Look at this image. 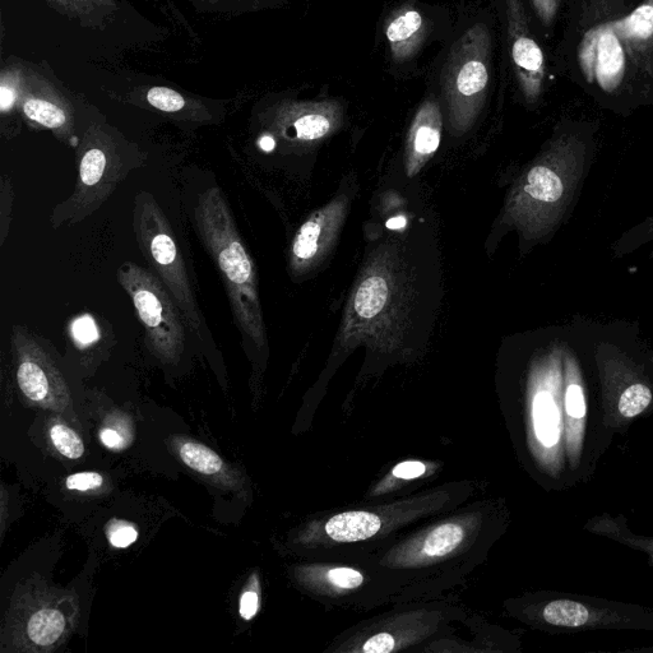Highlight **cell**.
Here are the masks:
<instances>
[{
    "label": "cell",
    "mask_w": 653,
    "mask_h": 653,
    "mask_svg": "<svg viewBox=\"0 0 653 653\" xmlns=\"http://www.w3.org/2000/svg\"><path fill=\"white\" fill-rule=\"evenodd\" d=\"M194 225L203 247L219 268L235 324L244 341L262 347L267 336L256 266L220 188H210L199 196L194 207Z\"/></svg>",
    "instance_id": "6da1fadb"
},
{
    "label": "cell",
    "mask_w": 653,
    "mask_h": 653,
    "mask_svg": "<svg viewBox=\"0 0 653 653\" xmlns=\"http://www.w3.org/2000/svg\"><path fill=\"white\" fill-rule=\"evenodd\" d=\"M117 140L99 125L86 132L78 150V178L72 196L54 208V228L78 224L95 213L136 168Z\"/></svg>",
    "instance_id": "7a4b0ae2"
},
{
    "label": "cell",
    "mask_w": 653,
    "mask_h": 653,
    "mask_svg": "<svg viewBox=\"0 0 653 653\" xmlns=\"http://www.w3.org/2000/svg\"><path fill=\"white\" fill-rule=\"evenodd\" d=\"M133 229L143 257L177 301L185 323L201 332L202 317L177 235L150 193L140 192L134 199Z\"/></svg>",
    "instance_id": "3957f363"
},
{
    "label": "cell",
    "mask_w": 653,
    "mask_h": 653,
    "mask_svg": "<svg viewBox=\"0 0 653 653\" xmlns=\"http://www.w3.org/2000/svg\"><path fill=\"white\" fill-rule=\"evenodd\" d=\"M118 281L136 309L148 350L164 363L178 361L187 323L164 282L155 272L132 262L119 267Z\"/></svg>",
    "instance_id": "277c9868"
},
{
    "label": "cell",
    "mask_w": 653,
    "mask_h": 653,
    "mask_svg": "<svg viewBox=\"0 0 653 653\" xmlns=\"http://www.w3.org/2000/svg\"><path fill=\"white\" fill-rule=\"evenodd\" d=\"M12 347L16 356L17 383L23 395L44 407H66L69 404L67 384L36 337L25 327L15 326Z\"/></svg>",
    "instance_id": "5b68a950"
},
{
    "label": "cell",
    "mask_w": 653,
    "mask_h": 653,
    "mask_svg": "<svg viewBox=\"0 0 653 653\" xmlns=\"http://www.w3.org/2000/svg\"><path fill=\"white\" fill-rule=\"evenodd\" d=\"M404 282L391 271L387 261L372 263L356 286L351 299L345 332L377 330L388 319H395L405 301Z\"/></svg>",
    "instance_id": "8992f818"
},
{
    "label": "cell",
    "mask_w": 653,
    "mask_h": 653,
    "mask_svg": "<svg viewBox=\"0 0 653 653\" xmlns=\"http://www.w3.org/2000/svg\"><path fill=\"white\" fill-rule=\"evenodd\" d=\"M346 213L347 199L338 197L301 225L291 245V270L305 272L322 261L335 243Z\"/></svg>",
    "instance_id": "52a82bcc"
},
{
    "label": "cell",
    "mask_w": 653,
    "mask_h": 653,
    "mask_svg": "<svg viewBox=\"0 0 653 653\" xmlns=\"http://www.w3.org/2000/svg\"><path fill=\"white\" fill-rule=\"evenodd\" d=\"M21 108L30 122L50 129L59 140L68 142L69 145H76L73 114L60 97L44 90H31L23 95Z\"/></svg>",
    "instance_id": "ba28073f"
},
{
    "label": "cell",
    "mask_w": 653,
    "mask_h": 653,
    "mask_svg": "<svg viewBox=\"0 0 653 653\" xmlns=\"http://www.w3.org/2000/svg\"><path fill=\"white\" fill-rule=\"evenodd\" d=\"M442 115L435 103H426L412 123L407 145V173L415 175L441 145Z\"/></svg>",
    "instance_id": "9c48e42d"
},
{
    "label": "cell",
    "mask_w": 653,
    "mask_h": 653,
    "mask_svg": "<svg viewBox=\"0 0 653 653\" xmlns=\"http://www.w3.org/2000/svg\"><path fill=\"white\" fill-rule=\"evenodd\" d=\"M381 518L377 514L353 511L337 514L326 523L327 535L338 543H355L368 540L381 530Z\"/></svg>",
    "instance_id": "30bf717a"
},
{
    "label": "cell",
    "mask_w": 653,
    "mask_h": 653,
    "mask_svg": "<svg viewBox=\"0 0 653 653\" xmlns=\"http://www.w3.org/2000/svg\"><path fill=\"white\" fill-rule=\"evenodd\" d=\"M69 622L62 610L45 606L32 611L26 620V638L39 647H52L62 641L68 632Z\"/></svg>",
    "instance_id": "8fae6325"
},
{
    "label": "cell",
    "mask_w": 653,
    "mask_h": 653,
    "mask_svg": "<svg viewBox=\"0 0 653 653\" xmlns=\"http://www.w3.org/2000/svg\"><path fill=\"white\" fill-rule=\"evenodd\" d=\"M625 58L618 37L611 32L601 35L597 43L596 74L605 90H613L622 80Z\"/></svg>",
    "instance_id": "7c38bea8"
},
{
    "label": "cell",
    "mask_w": 653,
    "mask_h": 653,
    "mask_svg": "<svg viewBox=\"0 0 653 653\" xmlns=\"http://www.w3.org/2000/svg\"><path fill=\"white\" fill-rule=\"evenodd\" d=\"M534 425L539 441L545 447L557 444L560 434V414L549 392L537 393L534 400Z\"/></svg>",
    "instance_id": "4fadbf2b"
},
{
    "label": "cell",
    "mask_w": 653,
    "mask_h": 653,
    "mask_svg": "<svg viewBox=\"0 0 653 653\" xmlns=\"http://www.w3.org/2000/svg\"><path fill=\"white\" fill-rule=\"evenodd\" d=\"M543 618L546 623L562 628H582L596 620L594 611L571 600L550 602L543 610Z\"/></svg>",
    "instance_id": "5bb4252c"
},
{
    "label": "cell",
    "mask_w": 653,
    "mask_h": 653,
    "mask_svg": "<svg viewBox=\"0 0 653 653\" xmlns=\"http://www.w3.org/2000/svg\"><path fill=\"white\" fill-rule=\"evenodd\" d=\"M523 192L536 202L551 203L562 197L563 183L554 170L546 166H536L527 174Z\"/></svg>",
    "instance_id": "9a60e30c"
},
{
    "label": "cell",
    "mask_w": 653,
    "mask_h": 653,
    "mask_svg": "<svg viewBox=\"0 0 653 653\" xmlns=\"http://www.w3.org/2000/svg\"><path fill=\"white\" fill-rule=\"evenodd\" d=\"M178 452L185 465L199 474L213 476L225 470V463L211 448L201 443L185 441L178 444Z\"/></svg>",
    "instance_id": "2e32d148"
},
{
    "label": "cell",
    "mask_w": 653,
    "mask_h": 653,
    "mask_svg": "<svg viewBox=\"0 0 653 653\" xmlns=\"http://www.w3.org/2000/svg\"><path fill=\"white\" fill-rule=\"evenodd\" d=\"M489 74L485 63L480 59L471 58L461 64L457 69L455 81V94L460 99H474L481 94L488 85Z\"/></svg>",
    "instance_id": "e0dca14e"
},
{
    "label": "cell",
    "mask_w": 653,
    "mask_h": 653,
    "mask_svg": "<svg viewBox=\"0 0 653 653\" xmlns=\"http://www.w3.org/2000/svg\"><path fill=\"white\" fill-rule=\"evenodd\" d=\"M331 119L319 113L299 115L293 120H287L282 133L287 138L301 142L317 141L331 131Z\"/></svg>",
    "instance_id": "ac0fdd59"
},
{
    "label": "cell",
    "mask_w": 653,
    "mask_h": 653,
    "mask_svg": "<svg viewBox=\"0 0 653 653\" xmlns=\"http://www.w3.org/2000/svg\"><path fill=\"white\" fill-rule=\"evenodd\" d=\"M465 531L457 523H446L430 532L424 541L423 551L428 557H443L461 545Z\"/></svg>",
    "instance_id": "d6986e66"
},
{
    "label": "cell",
    "mask_w": 653,
    "mask_h": 653,
    "mask_svg": "<svg viewBox=\"0 0 653 653\" xmlns=\"http://www.w3.org/2000/svg\"><path fill=\"white\" fill-rule=\"evenodd\" d=\"M49 435L55 449L69 460H78L85 453V444L80 435L66 424H54L49 430Z\"/></svg>",
    "instance_id": "ffe728a7"
},
{
    "label": "cell",
    "mask_w": 653,
    "mask_h": 653,
    "mask_svg": "<svg viewBox=\"0 0 653 653\" xmlns=\"http://www.w3.org/2000/svg\"><path fill=\"white\" fill-rule=\"evenodd\" d=\"M653 395L645 384L637 383L625 389L620 397L618 409L625 419H633L641 415L652 404Z\"/></svg>",
    "instance_id": "44dd1931"
},
{
    "label": "cell",
    "mask_w": 653,
    "mask_h": 653,
    "mask_svg": "<svg viewBox=\"0 0 653 653\" xmlns=\"http://www.w3.org/2000/svg\"><path fill=\"white\" fill-rule=\"evenodd\" d=\"M514 63L526 72H540L543 69L544 55L540 46L529 37H521L513 44L512 50Z\"/></svg>",
    "instance_id": "7402d4cb"
},
{
    "label": "cell",
    "mask_w": 653,
    "mask_h": 653,
    "mask_svg": "<svg viewBox=\"0 0 653 653\" xmlns=\"http://www.w3.org/2000/svg\"><path fill=\"white\" fill-rule=\"evenodd\" d=\"M423 26V18L416 11L406 12L405 15L397 17L387 29L388 40L392 45L401 46L410 40L412 36L418 34Z\"/></svg>",
    "instance_id": "603a6c76"
},
{
    "label": "cell",
    "mask_w": 653,
    "mask_h": 653,
    "mask_svg": "<svg viewBox=\"0 0 653 653\" xmlns=\"http://www.w3.org/2000/svg\"><path fill=\"white\" fill-rule=\"evenodd\" d=\"M147 101L155 109L170 114L179 113L187 106L184 97L168 87H154L147 92Z\"/></svg>",
    "instance_id": "cb8c5ba5"
},
{
    "label": "cell",
    "mask_w": 653,
    "mask_h": 653,
    "mask_svg": "<svg viewBox=\"0 0 653 653\" xmlns=\"http://www.w3.org/2000/svg\"><path fill=\"white\" fill-rule=\"evenodd\" d=\"M49 2L72 16L87 15V13L100 11L103 8L113 9L114 7V0H49Z\"/></svg>",
    "instance_id": "d4e9b609"
},
{
    "label": "cell",
    "mask_w": 653,
    "mask_h": 653,
    "mask_svg": "<svg viewBox=\"0 0 653 653\" xmlns=\"http://www.w3.org/2000/svg\"><path fill=\"white\" fill-rule=\"evenodd\" d=\"M106 535H108L109 543L118 549L128 548L138 539L136 527L124 521L111 522L106 530Z\"/></svg>",
    "instance_id": "484cf974"
},
{
    "label": "cell",
    "mask_w": 653,
    "mask_h": 653,
    "mask_svg": "<svg viewBox=\"0 0 653 653\" xmlns=\"http://www.w3.org/2000/svg\"><path fill=\"white\" fill-rule=\"evenodd\" d=\"M628 30L639 39H648L653 35V7L643 6L638 8L629 18Z\"/></svg>",
    "instance_id": "4316f807"
},
{
    "label": "cell",
    "mask_w": 653,
    "mask_h": 653,
    "mask_svg": "<svg viewBox=\"0 0 653 653\" xmlns=\"http://www.w3.org/2000/svg\"><path fill=\"white\" fill-rule=\"evenodd\" d=\"M71 331L74 342L81 347L90 346L99 340V330L90 316L76 319L72 324Z\"/></svg>",
    "instance_id": "83f0119b"
},
{
    "label": "cell",
    "mask_w": 653,
    "mask_h": 653,
    "mask_svg": "<svg viewBox=\"0 0 653 653\" xmlns=\"http://www.w3.org/2000/svg\"><path fill=\"white\" fill-rule=\"evenodd\" d=\"M0 192H2V196H0V220H2V225H0V245H3L4 242L7 240V235H8V229L9 225H11V213H12V205H13V188H12V182L9 180L7 177H3L2 179V189H0Z\"/></svg>",
    "instance_id": "f1b7e54d"
},
{
    "label": "cell",
    "mask_w": 653,
    "mask_h": 653,
    "mask_svg": "<svg viewBox=\"0 0 653 653\" xmlns=\"http://www.w3.org/2000/svg\"><path fill=\"white\" fill-rule=\"evenodd\" d=\"M105 483L103 475L97 472H78L68 477L66 481L67 488L74 492H94V490L103 488Z\"/></svg>",
    "instance_id": "f546056e"
},
{
    "label": "cell",
    "mask_w": 653,
    "mask_h": 653,
    "mask_svg": "<svg viewBox=\"0 0 653 653\" xmlns=\"http://www.w3.org/2000/svg\"><path fill=\"white\" fill-rule=\"evenodd\" d=\"M327 576L333 585L345 588V590H354V588L363 585L364 582L363 574L351 568L331 569Z\"/></svg>",
    "instance_id": "4dcf8cb0"
},
{
    "label": "cell",
    "mask_w": 653,
    "mask_h": 653,
    "mask_svg": "<svg viewBox=\"0 0 653 653\" xmlns=\"http://www.w3.org/2000/svg\"><path fill=\"white\" fill-rule=\"evenodd\" d=\"M128 430H122V426L119 424H110L105 426L100 432V441L104 444L106 448L114 449V451H119L128 446L129 439Z\"/></svg>",
    "instance_id": "1f68e13d"
},
{
    "label": "cell",
    "mask_w": 653,
    "mask_h": 653,
    "mask_svg": "<svg viewBox=\"0 0 653 653\" xmlns=\"http://www.w3.org/2000/svg\"><path fill=\"white\" fill-rule=\"evenodd\" d=\"M565 407L574 419H582L586 415V401L583 391L578 384H571L565 393Z\"/></svg>",
    "instance_id": "d6a6232c"
},
{
    "label": "cell",
    "mask_w": 653,
    "mask_h": 653,
    "mask_svg": "<svg viewBox=\"0 0 653 653\" xmlns=\"http://www.w3.org/2000/svg\"><path fill=\"white\" fill-rule=\"evenodd\" d=\"M18 91L20 90H18L16 85V78L11 76V74L8 77L7 74H4L2 87H0V105H2L3 113H7L9 109L15 106L18 97H20V92Z\"/></svg>",
    "instance_id": "836d02e7"
},
{
    "label": "cell",
    "mask_w": 653,
    "mask_h": 653,
    "mask_svg": "<svg viewBox=\"0 0 653 653\" xmlns=\"http://www.w3.org/2000/svg\"><path fill=\"white\" fill-rule=\"evenodd\" d=\"M395 646L396 641L391 634L381 633L369 638L361 650L365 653H389L395 650Z\"/></svg>",
    "instance_id": "e575fe53"
},
{
    "label": "cell",
    "mask_w": 653,
    "mask_h": 653,
    "mask_svg": "<svg viewBox=\"0 0 653 653\" xmlns=\"http://www.w3.org/2000/svg\"><path fill=\"white\" fill-rule=\"evenodd\" d=\"M426 467L424 463L418 461L402 462L393 469V475L398 479L412 480L424 475Z\"/></svg>",
    "instance_id": "d590c367"
},
{
    "label": "cell",
    "mask_w": 653,
    "mask_h": 653,
    "mask_svg": "<svg viewBox=\"0 0 653 653\" xmlns=\"http://www.w3.org/2000/svg\"><path fill=\"white\" fill-rule=\"evenodd\" d=\"M259 609V596L256 591H245L240 599V617L250 620L256 617Z\"/></svg>",
    "instance_id": "8d00e7d4"
},
{
    "label": "cell",
    "mask_w": 653,
    "mask_h": 653,
    "mask_svg": "<svg viewBox=\"0 0 653 653\" xmlns=\"http://www.w3.org/2000/svg\"><path fill=\"white\" fill-rule=\"evenodd\" d=\"M647 550H648V553L651 554V557H652V559H653V545H651V546H647Z\"/></svg>",
    "instance_id": "74e56055"
}]
</instances>
